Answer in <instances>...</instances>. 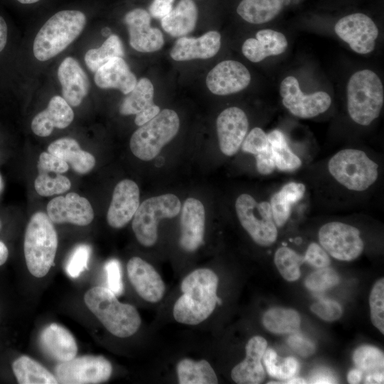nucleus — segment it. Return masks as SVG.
I'll list each match as a JSON object with an SVG mask.
<instances>
[{
	"instance_id": "obj_1",
	"label": "nucleus",
	"mask_w": 384,
	"mask_h": 384,
	"mask_svg": "<svg viewBox=\"0 0 384 384\" xmlns=\"http://www.w3.org/2000/svg\"><path fill=\"white\" fill-rule=\"evenodd\" d=\"M218 285V277L210 269L200 268L188 274L181 284L183 294L174 306L175 320L196 325L207 319L220 302L217 296Z\"/></svg>"
},
{
	"instance_id": "obj_2",
	"label": "nucleus",
	"mask_w": 384,
	"mask_h": 384,
	"mask_svg": "<svg viewBox=\"0 0 384 384\" xmlns=\"http://www.w3.org/2000/svg\"><path fill=\"white\" fill-rule=\"evenodd\" d=\"M84 302L89 310L112 334L126 338L134 334L142 320L137 309L120 302L108 288L94 287L86 292Z\"/></svg>"
},
{
	"instance_id": "obj_3",
	"label": "nucleus",
	"mask_w": 384,
	"mask_h": 384,
	"mask_svg": "<svg viewBox=\"0 0 384 384\" xmlns=\"http://www.w3.org/2000/svg\"><path fill=\"white\" fill-rule=\"evenodd\" d=\"M58 234L47 214L34 213L26 229L23 251L27 268L38 278L46 276L53 265Z\"/></svg>"
},
{
	"instance_id": "obj_4",
	"label": "nucleus",
	"mask_w": 384,
	"mask_h": 384,
	"mask_svg": "<svg viewBox=\"0 0 384 384\" xmlns=\"http://www.w3.org/2000/svg\"><path fill=\"white\" fill-rule=\"evenodd\" d=\"M85 15L77 10H64L51 16L38 32L33 54L40 61L49 60L65 50L82 31Z\"/></svg>"
},
{
	"instance_id": "obj_5",
	"label": "nucleus",
	"mask_w": 384,
	"mask_h": 384,
	"mask_svg": "<svg viewBox=\"0 0 384 384\" xmlns=\"http://www.w3.org/2000/svg\"><path fill=\"white\" fill-rule=\"evenodd\" d=\"M384 102V90L379 77L372 70L356 72L347 85V108L357 124L369 125L378 117Z\"/></svg>"
},
{
	"instance_id": "obj_6",
	"label": "nucleus",
	"mask_w": 384,
	"mask_h": 384,
	"mask_svg": "<svg viewBox=\"0 0 384 384\" xmlns=\"http://www.w3.org/2000/svg\"><path fill=\"white\" fill-rule=\"evenodd\" d=\"M331 175L351 191H363L378 176V166L361 150L346 149L335 154L328 164Z\"/></svg>"
},
{
	"instance_id": "obj_7",
	"label": "nucleus",
	"mask_w": 384,
	"mask_h": 384,
	"mask_svg": "<svg viewBox=\"0 0 384 384\" xmlns=\"http://www.w3.org/2000/svg\"><path fill=\"white\" fill-rule=\"evenodd\" d=\"M179 126V118L175 111L169 109L160 111L133 133L129 142L132 154L143 161L153 159L176 135Z\"/></svg>"
},
{
	"instance_id": "obj_8",
	"label": "nucleus",
	"mask_w": 384,
	"mask_h": 384,
	"mask_svg": "<svg viewBox=\"0 0 384 384\" xmlns=\"http://www.w3.org/2000/svg\"><path fill=\"white\" fill-rule=\"evenodd\" d=\"M181 210L178 198L171 193L151 197L144 201L135 212L132 227L138 242L144 247L153 246L158 238L161 219L172 218Z\"/></svg>"
},
{
	"instance_id": "obj_9",
	"label": "nucleus",
	"mask_w": 384,
	"mask_h": 384,
	"mask_svg": "<svg viewBox=\"0 0 384 384\" xmlns=\"http://www.w3.org/2000/svg\"><path fill=\"white\" fill-rule=\"evenodd\" d=\"M235 210L241 225L257 244L267 247L276 241L277 229L270 203L257 202L243 193L236 199Z\"/></svg>"
},
{
	"instance_id": "obj_10",
	"label": "nucleus",
	"mask_w": 384,
	"mask_h": 384,
	"mask_svg": "<svg viewBox=\"0 0 384 384\" xmlns=\"http://www.w3.org/2000/svg\"><path fill=\"white\" fill-rule=\"evenodd\" d=\"M111 363L102 356H82L59 363L55 376L61 384H96L107 381L111 377Z\"/></svg>"
},
{
	"instance_id": "obj_11",
	"label": "nucleus",
	"mask_w": 384,
	"mask_h": 384,
	"mask_svg": "<svg viewBox=\"0 0 384 384\" xmlns=\"http://www.w3.org/2000/svg\"><path fill=\"white\" fill-rule=\"evenodd\" d=\"M319 240L326 252L341 261L356 259L364 247L360 231L354 226L341 222H330L321 226Z\"/></svg>"
},
{
	"instance_id": "obj_12",
	"label": "nucleus",
	"mask_w": 384,
	"mask_h": 384,
	"mask_svg": "<svg viewBox=\"0 0 384 384\" xmlns=\"http://www.w3.org/2000/svg\"><path fill=\"white\" fill-rule=\"evenodd\" d=\"M279 92L283 105L291 114L299 118L314 117L326 111L331 103V97L326 92L304 95L294 76H288L282 81Z\"/></svg>"
},
{
	"instance_id": "obj_13",
	"label": "nucleus",
	"mask_w": 384,
	"mask_h": 384,
	"mask_svg": "<svg viewBox=\"0 0 384 384\" xmlns=\"http://www.w3.org/2000/svg\"><path fill=\"white\" fill-rule=\"evenodd\" d=\"M336 35L357 53L372 52L378 36V29L373 20L364 14L356 13L338 20L334 26Z\"/></svg>"
},
{
	"instance_id": "obj_14",
	"label": "nucleus",
	"mask_w": 384,
	"mask_h": 384,
	"mask_svg": "<svg viewBox=\"0 0 384 384\" xmlns=\"http://www.w3.org/2000/svg\"><path fill=\"white\" fill-rule=\"evenodd\" d=\"M47 215L53 223H72L85 226L94 218V211L90 202L76 193L58 196L47 205Z\"/></svg>"
},
{
	"instance_id": "obj_15",
	"label": "nucleus",
	"mask_w": 384,
	"mask_h": 384,
	"mask_svg": "<svg viewBox=\"0 0 384 384\" xmlns=\"http://www.w3.org/2000/svg\"><path fill=\"white\" fill-rule=\"evenodd\" d=\"M250 73L243 64L227 60L209 71L206 85L213 94L227 95L242 90L250 84Z\"/></svg>"
},
{
	"instance_id": "obj_16",
	"label": "nucleus",
	"mask_w": 384,
	"mask_h": 384,
	"mask_svg": "<svg viewBox=\"0 0 384 384\" xmlns=\"http://www.w3.org/2000/svg\"><path fill=\"white\" fill-rule=\"evenodd\" d=\"M248 119L243 110L237 107L222 111L216 120L220 149L226 156H233L239 150L247 134Z\"/></svg>"
},
{
	"instance_id": "obj_17",
	"label": "nucleus",
	"mask_w": 384,
	"mask_h": 384,
	"mask_svg": "<svg viewBox=\"0 0 384 384\" xmlns=\"http://www.w3.org/2000/svg\"><path fill=\"white\" fill-rule=\"evenodd\" d=\"M129 34L130 46L142 53L154 52L161 48L164 37L161 31L150 26L151 16L143 9H135L124 16Z\"/></svg>"
},
{
	"instance_id": "obj_18",
	"label": "nucleus",
	"mask_w": 384,
	"mask_h": 384,
	"mask_svg": "<svg viewBox=\"0 0 384 384\" xmlns=\"http://www.w3.org/2000/svg\"><path fill=\"white\" fill-rule=\"evenodd\" d=\"M127 270L131 284L143 299L156 303L163 298L165 285L152 265L139 257H133L128 261Z\"/></svg>"
},
{
	"instance_id": "obj_19",
	"label": "nucleus",
	"mask_w": 384,
	"mask_h": 384,
	"mask_svg": "<svg viewBox=\"0 0 384 384\" xmlns=\"http://www.w3.org/2000/svg\"><path fill=\"white\" fill-rule=\"evenodd\" d=\"M139 206V189L132 180L124 179L115 186L107 213L108 224L121 228L133 218Z\"/></svg>"
},
{
	"instance_id": "obj_20",
	"label": "nucleus",
	"mask_w": 384,
	"mask_h": 384,
	"mask_svg": "<svg viewBox=\"0 0 384 384\" xmlns=\"http://www.w3.org/2000/svg\"><path fill=\"white\" fill-rule=\"evenodd\" d=\"M179 244L186 252L196 250L203 243L205 232V208L194 198H187L181 214Z\"/></svg>"
},
{
	"instance_id": "obj_21",
	"label": "nucleus",
	"mask_w": 384,
	"mask_h": 384,
	"mask_svg": "<svg viewBox=\"0 0 384 384\" xmlns=\"http://www.w3.org/2000/svg\"><path fill=\"white\" fill-rule=\"evenodd\" d=\"M267 341L262 336L252 337L246 344L245 358L231 371V378L239 384H258L265 378L262 359L267 349Z\"/></svg>"
},
{
	"instance_id": "obj_22",
	"label": "nucleus",
	"mask_w": 384,
	"mask_h": 384,
	"mask_svg": "<svg viewBox=\"0 0 384 384\" xmlns=\"http://www.w3.org/2000/svg\"><path fill=\"white\" fill-rule=\"evenodd\" d=\"M58 78L62 86L63 97L71 106H78L89 91V80L78 62L65 58L58 67Z\"/></svg>"
},
{
	"instance_id": "obj_23",
	"label": "nucleus",
	"mask_w": 384,
	"mask_h": 384,
	"mask_svg": "<svg viewBox=\"0 0 384 384\" xmlns=\"http://www.w3.org/2000/svg\"><path fill=\"white\" fill-rule=\"evenodd\" d=\"M40 345L48 357L59 363L73 359L78 353V345L73 334L64 326L55 323L41 331Z\"/></svg>"
},
{
	"instance_id": "obj_24",
	"label": "nucleus",
	"mask_w": 384,
	"mask_h": 384,
	"mask_svg": "<svg viewBox=\"0 0 384 384\" xmlns=\"http://www.w3.org/2000/svg\"><path fill=\"white\" fill-rule=\"evenodd\" d=\"M220 39V33L215 31L198 38L182 36L176 41L170 55L176 61L210 58L218 52Z\"/></svg>"
},
{
	"instance_id": "obj_25",
	"label": "nucleus",
	"mask_w": 384,
	"mask_h": 384,
	"mask_svg": "<svg viewBox=\"0 0 384 384\" xmlns=\"http://www.w3.org/2000/svg\"><path fill=\"white\" fill-rule=\"evenodd\" d=\"M74 119V112L65 100L58 95L53 97L48 107L37 114L31 122V129L39 137L49 136L54 127L64 129Z\"/></svg>"
},
{
	"instance_id": "obj_26",
	"label": "nucleus",
	"mask_w": 384,
	"mask_h": 384,
	"mask_svg": "<svg viewBox=\"0 0 384 384\" xmlns=\"http://www.w3.org/2000/svg\"><path fill=\"white\" fill-rule=\"evenodd\" d=\"M95 82L100 88L117 89L124 94H128L133 90L137 80L124 60L115 57L97 70Z\"/></svg>"
},
{
	"instance_id": "obj_27",
	"label": "nucleus",
	"mask_w": 384,
	"mask_h": 384,
	"mask_svg": "<svg viewBox=\"0 0 384 384\" xmlns=\"http://www.w3.org/2000/svg\"><path fill=\"white\" fill-rule=\"evenodd\" d=\"M288 43L282 33L263 29L256 33V38H250L242 44L243 55L251 62L258 63L271 55H277L285 51Z\"/></svg>"
},
{
	"instance_id": "obj_28",
	"label": "nucleus",
	"mask_w": 384,
	"mask_h": 384,
	"mask_svg": "<svg viewBox=\"0 0 384 384\" xmlns=\"http://www.w3.org/2000/svg\"><path fill=\"white\" fill-rule=\"evenodd\" d=\"M48 151L63 159L78 174L90 171L95 165V157L81 149L78 142L72 138L65 137L50 144Z\"/></svg>"
},
{
	"instance_id": "obj_29",
	"label": "nucleus",
	"mask_w": 384,
	"mask_h": 384,
	"mask_svg": "<svg viewBox=\"0 0 384 384\" xmlns=\"http://www.w3.org/2000/svg\"><path fill=\"white\" fill-rule=\"evenodd\" d=\"M198 10L193 0H181L176 6L161 18L163 29L174 37H182L195 28Z\"/></svg>"
},
{
	"instance_id": "obj_30",
	"label": "nucleus",
	"mask_w": 384,
	"mask_h": 384,
	"mask_svg": "<svg viewBox=\"0 0 384 384\" xmlns=\"http://www.w3.org/2000/svg\"><path fill=\"white\" fill-rule=\"evenodd\" d=\"M305 191L306 187L303 183L292 181L273 194L270 204L277 227H282L286 223L290 216L292 206L302 198Z\"/></svg>"
},
{
	"instance_id": "obj_31",
	"label": "nucleus",
	"mask_w": 384,
	"mask_h": 384,
	"mask_svg": "<svg viewBox=\"0 0 384 384\" xmlns=\"http://www.w3.org/2000/svg\"><path fill=\"white\" fill-rule=\"evenodd\" d=\"M13 372L20 384H56L55 375L41 363L27 356L16 359L12 364Z\"/></svg>"
},
{
	"instance_id": "obj_32",
	"label": "nucleus",
	"mask_w": 384,
	"mask_h": 384,
	"mask_svg": "<svg viewBox=\"0 0 384 384\" xmlns=\"http://www.w3.org/2000/svg\"><path fill=\"white\" fill-rule=\"evenodd\" d=\"M180 384H216L217 375L206 360L195 361L190 358L181 360L176 366Z\"/></svg>"
},
{
	"instance_id": "obj_33",
	"label": "nucleus",
	"mask_w": 384,
	"mask_h": 384,
	"mask_svg": "<svg viewBox=\"0 0 384 384\" xmlns=\"http://www.w3.org/2000/svg\"><path fill=\"white\" fill-rule=\"evenodd\" d=\"M283 0H242L238 14L247 22L260 24L273 19L281 11Z\"/></svg>"
},
{
	"instance_id": "obj_34",
	"label": "nucleus",
	"mask_w": 384,
	"mask_h": 384,
	"mask_svg": "<svg viewBox=\"0 0 384 384\" xmlns=\"http://www.w3.org/2000/svg\"><path fill=\"white\" fill-rule=\"evenodd\" d=\"M267 135L276 168L280 171H292L301 166L300 159L290 149L280 130H272Z\"/></svg>"
},
{
	"instance_id": "obj_35",
	"label": "nucleus",
	"mask_w": 384,
	"mask_h": 384,
	"mask_svg": "<svg viewBox=\"0 0 384 384\" xmlns=\"http://www.w3.org/2000/svg\"><path fill=\"white\" fill-rule=\"evenodd\" d=\"M262 324L266 329L274 334L294 333L300 326L301 318L295 310L275 307L265 313Z\"/></svg>"
},
{
	"instance_id": "obj_36",
	"label": "nucleus",
	"mask_w": 384,
	"mask_h": 384,
	"mask_svg": "<svg viewBox=\"0 0 384 384\" xmlns=\"http://www.w3.org/2000/svg\"><path fill=\"white\" fill-rule=\"evenodd\" d=\"M128 94L119 107L123 115L137 114L153 104L154 86L148 78H141Z\"/></svg>"
},
{
	"instance_id": "obj_37",
	"label": "nucleus",
	"mask_w": 384,
	"mask_h": 384,
	"mask_svg": "<svg viewBox=\"0 0 384 384\" xmlns=\"http://www.w3.org/2000/svg\"><path fill=\"white\" fill-rule=\"evenodd\" d=\"M123 56L124 50L119 38L116 35H110L100 48L87 51L85 62L87 68L95 73L112 58Z\"/></svg>"
},
{
	"instance_id": "obj_38",
	"label": "nucleus",
	"mask_w": 384,
	"mask_h": 384,
	"mask_svg": "<svg viewBox=\"0 0 384 384\" xmlns=\"http://www.w3.org/2000/svg\"><path fill=\"white\" fill-rule=\"evenodd\" d=\"M262 359L267 373L276 378H292L299 370V363L294 358H280L272 348L265 350Z\"/></svg>"
},
{
	"instance_id": "obj_39",
	"label": "nucleus",
	"mask_w": 384,
	"mask_h": 384,
	"mask_svg": "<svg viewBox=\"0 0 384 384\" xmlns=\"http://www.w3.org/2000/svg\"><path fill=\"white\" fill-rule=\"evenodd\" d=\"M274 260L279 273L286 280L295 281L299 278L304 257L289 247H282L276 251Z\"/></svg>"
},
{
	"instance_id": "obj_40",
	"label": "nucleus",
	"mask_w": 384,
	"mask_h": 384,
	"mask_svg": "<svg viewBox=\"0 0 384 384\" xmlns=\"http://www.w3.org/2000/svg\"><path fill=\"white\" fill-rule=\"evenodd\" d=\"M353 360L356 367L367 374L383 371V353L376 347L367 345L360 346L354 351Z\"/></svg>"
},
{
	"instance_id": "obj_41",
	"label": "nucleus",
	"mask_w": 384,
	"mask_h": 384,
	"mask_svg": "<svg viewBox=\"0 0 384 384\" xmlns=\"http://www.w3.org/2000/svg\"><path fill=\"white\" fill-rule=\"evenodd\" d=\"M70 186L69 178L60 174L55 177H50L48 174H39L34 182V188L41 196L65 193L70 188Z\"/></svg>"
},
{
	"instance_id": "obj_42",
	"label": "nucleus",
	"mask_w": 384,
	"mask_h": 384,
	"mask_svg": "<svg viewBox=\"0 0 384 384\" xmlns=\"http://www.w3.org/2000/svg\"><path fill=\"white\" fill-rule=\"evenodd\" d=\"M370 318L373 325L384 334V279H378L373 285L369 297Z\"/></svg>"
},
{
	"instance_id": "obj_43",
	"label": "nucleus",
	"mask_w": 384,
	"mask_h": 384,
	"mask_svg": "<svg viewBox=\"0 0 384 384\" xmlns=\"http://www.w3.org/2000/svg\"><path fill=\"white\" fill-rule=\"evenodd\" d=\"M338 282L336 272L326 267L310 274L305 280V285L311 291L322 292L336 285Z\"/></svg>"
},
{
	"instance_id": "obj_44",
	"label": "nucleus",
	"mask_w": 384,
	"mask_h": 384,
	"mask_svg": "<svg viewBox=\"0 0 384 384\" xmlns=\"http://www.w3.org/2000/svg\"><path fill=\"white\" fill-rule=\"evenodd\" d=\"M91 248L88 245L80 244L73 250L65 265L67 274L72 278H78L88 267Z\"/></svg>"
},
{
	"instance_id": "obj_45",
	"label": "nucleus",
	"mask_w": 384,
	"mask_h": 384,
	"mask_svg": "<svg viewBox=\"0 0 384 384\" xmlns=\"http://www.w3.org/2000/svg\"><path fill=\"white\" fill-rule=\"evenodd\" d=\"M241 146L243 151L257 155L270 146L267 134L261 128L255 127L245 136Z\"/></svg>"
},
{
	"instance_id": "obj_46",
	"label": "nucleus",
	"mask_w": 384,
	"mask_h": 384,
	"mask_svg": "<svg viewBox=\"0 0 384 384\" xmlns=\"http://www.w3.org/2000/svg\"><path fill=\"white\" fill-rule=\"evenodd\" d=\"M37 168L39 174H48V172L62 174L68 170L69 165L56 155L44 151L39 156Z\"/></svg>"
},
{
	"instance_id": "obj_47",
	"label": "nucleus",
	"mask_w": 384,
	"mask_h": 384,
	"mask_svg": "<svg viewBox=\"0 0 384 384\" xmlns=\"http://www.w3.org/2000/svg\"><path fill=\"white\" fill-rule=\"evenodd\" d=\"M105 271L107 275L108 289L116 296L122 294L124 287L119 262L116 259L108 260L105 265Z\"/></svg>"
},
{
	"instance_id": "obj_48",
	"label": "nucleus",
	"mask_w": 384,
	"mask_h": 384,
	"mask_svg": "<svg viewBox=\"0 0 384 384\" xmlns=\"http://www.w3.org/2000/svg\"><path fill=\"white\" fill-rule=\"evenodd\" d=\"M311 310L324 320L332 321L338 319L342 315L341 305L333 300L323 299L314 303Z\"/></svg>"
},
{
	"instance_id": "obj_49",
	"label": "nucleus",
	"mask_w": 384,
	"mask_h": 384,
	"mask_svg": "<svg viewBox=\"0 0 384 384\" xmlns=\"http://www.w3.org/2000/svg\"><path fill=\"white\" fill-rule=\"evenodd\" d=\"M304 260L318 269L329 267L331 263L327 252L315 242H312L308 246Z\"/></svg>"
},
{
	"instance_id": "obj_50",
	"label": "nucleus",
	"mask_w": 384,
	"mask_h": 384,
	"mask_svg": "<svg viewBox=\"0 0 384 384\" xmlns=\"http://www.w3.org/2000/svg\"><path fill=\"white\" fill-rule=\"evenodd\" d=\"M290 347L299 355L306 357L311 355L315 350L314 344L300 335H292L288 338Z\"/></svg>"
},
{
	"instance_id": "obj_51",
	"label": "nucleus",
	"mask_w": 384,
	"mask_h": 384,
	"mask_svg": "<svg viewBox=\"0 0 384 384\" xmlns=\"http://www.w3.org/2000/svg\"><path fill=\"white\" fill-rule=\"evenodd\" d=\"M255 160L257 170L260 174H270L276 168L270 146L266 151L255 155Z\"/></svg>"
},
{
	"instance_id": "obj_52",
	"label": "nucleus",
	"mask_w": 384,
	"mask_h": 384,
	"mask_svg": "<svg viewBox=\"0 0 384 384\" xmlns=\"http://www.w3.org/2000/svg\"><path fill=\"white\" fill-rule=\"evenodd\" d=\"M174 0H154L149 6V14L154 18H162L172 10Z\"/></svg>"
},
{
	"instance_id": "obj_53",
	"label": "nucleus",
	"mask_w": 384,
	"mask_h": 384,
	"mask_svg": "<svg viewBox=\"0 0 384 384\" xmlns=\"http://www.w3.org/2000/svg\"><path fill=\"white\" fill-rule=\"evenodd\" d=\"M159 112V107L153 103L136 114L134 122L140 127L152 119Z\"/></svg>"
},
{
	"instance_id": "obj_54",
	"label": "nucleus",
	"mask_w": 384,
	"mask_h": 384,
	"mask_svg": "<svg viewBox=\"0 0 384 384\" xmlns=\"http://www.w3.org/2000/svg\"><path fill=\"white\" fill-rule=\"evenodd\" d=\"M311 383H335L336 380L330 372L326 370L316 371L310 378Z\"/></svg>"
},
{
	"instance_id": "obj_55",
	"label": "nucleus",
	"mask_w": 384,
	"mask_h": 384,
	"mask_svg": "<svg viewBox=\"0 0 384 384\" xmlns=\"http://www.w3.org/2000/svg\"><path fill=\"white\" fill-rule=\"evenodd\" d=\"M7 25L4 19L0 16V52L4 48L7 41Z\"/></svg>"
},
{
	"instance_id": "obj_56",
	"label": "nucleus",
	"mask_w": 384,
	"mask_h": 384,
	"mask_svg": "<svg viewBox=\"0 0 384 384\" xmlns=\"http://www.w3.org/2000/svg\"><path fill=\"white\" fill-rule=\"evenodd\" d=\"M383 371L368 373L365 383H383Z\"/></svg>"
},
{
	"instance_id": "obj_57",
	"label": "nucleus",
	"mask_w": 384,
	"mask_h": 384,
	"mask_svg": "<svg viewBox=\"0 0 384 384\" xmlns=\"http://www.w3.org/2000/svg\"><path fill=\"white\" fill-rule=\"evenodd\" d=\"M363 377V372L358 369L351 370L347 375V379L349 383H359Z\"/></svg>"
},
{
	"instance_id": "obj_58",
	"label": "nucleus",
	"mask_w": 384,
	"mask_h": 384,
	"mask_svg": "<svg viewBox=\"0 0 384 384\" xmlns=\"http://www.w3.org/2000/svg\"><path fill=\"white\" fill-rule=\"evenodd\" d=\"M9 250L6 245L0 241V266L4 265L7 260Z\"/></svg>"
},
{
	"instance_id": "obj_59",
	"label": "nucleus",
	"mask_w": 384,
	"mask_h": 384,
	"mask_svg": "<svg viewBox=\"0 0 384 384\" xmlns=\"http://www.w3.org/2000/svg\"><path fill=\"white\" fill-rule=\"evenodd\" d=\"M307 381L305 380L303 378H292L291 379L289 378V380H288V381L287 382V383H306Z\"/></svg>"
},
{
	"instance_id": "obj_60",
	"label": "nucleus",
	"mask_w": 384,
	"mask_h": 384,
	"mask_svg": "<svg viewBox=\"0 0 384 384\" xmlns=\"http://www.w3.org/2000/svg\"><path fill=\"white\" fill-rule=\"evenodd\" d=\"M101 32L104 36H110L111 33V31L109 28H104Z\"/></svg>"
},
{
	"instance_id": "obj_61",
	"label": "nucleus",
	"mask_w": 384,
	"mask_h": 384,
	"mask_svg": "<svg viewBox=\"0 0 384 384\" xmlns=\"http://www.w3.org/2000/svg\"><path fill=\"white\" fill-rule=\"evenodd\" d=\"M17 1L21 4H33L38 1L39 0H17Z\"/></svg>"
},
{
	"instance_id": "obj_62",
	"label": "nucleus",
	"mask_w": 384,
	"mask_h": 384,
	"mask_svg": "<svg viewBox=\"0 0 384 384\" xmlns=\"http://www.w3.org/2000/svg\"><path fill=\"white\" fill-rule=\"evenodd\" d=\"M3 186H4L3 181H2V178H1V174H0V192L2 191Z\"/></svg>"
}]
</instances>
